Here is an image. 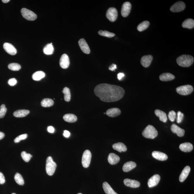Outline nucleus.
I'll return each instance as SVG.
<instances>
[{
    "label": "nucleus",
    "mask_w": 194,
    "mask_h": 194,
    "mask_svg": "<svg viewBox=\"0 0 194 194\" xmlns=\"http://www.w3.org/2000/svg\"><path fill=\"white\" fill-rule=\"evenodd\" d=\"M171 128L172 132L174 134H176L178 136L182 137L184 136L185 134L184 130L179 127L175 124L172 125Z\"/></svg>",
    "instance_id": "nucleus-16"
},
{
    "label": "nucleus",
    "mask_w": 194,
    "mask_h": 194,
    "mask_svg": "<svg viewBox=\"0 0 194 194\" xmlns=\"http://www.w3.org/2000/svg\"><path fill=\"white\" fill-rule=\"evenodd\" d=\"M179 148L184 152H190L193 150V146L190 143L186 142L181 144L179 146Z\"/></svg>",
    "instance_id": "nucleus-20"
},
{
    "label": "nucleus",
    "mask_w": 194,
    "mask_h": 194,
    "mask_svg": "<svg viewBox=\"0 0 194 194\" xmlns=\"http://www.w3.org/2000/svg\"><path fill=\"white\" fill-rule=\"evenodd\" d=\"M21 156L22 159L26 162H28L30 160L32 156L30 154L27 153L25 151H22L21 153Z\"/></svg>",
    "instance_id": "nucleus-39"
},
{
    "label": "nucleus",
    "mask_w": 194,
    "mask_h": 194,
    "mask_svg": "<svg viewBox=\"0 0 194 194\" xmlns=\"http://www.w3.org/2000/svg\"><path fill=\"white\" fill-rule=\"evenodd\" d=\"M193 86L190 85H185L177 87V93L180 95H187L190 94L193 91Z\"/></svg>",
    "instance_id": "nucleus-5"
},
{
    "label": "nucleus",
    "mask_w": 194,
    "mask_h": 194,
    "mask_svg": "<svg viewBox=\"0 0 194 194\" xmlns=\"http://www.w3.org/2000/svg\"><path fill=\"white\" fill-rule=\"evenodd\" d=\"M4 48L6 52L11 55L14 56L16 54L17 50L15 47L10 43H6L4 45Z\"/></svg>",
    "instance_id": "nucleus-12"
},
{
    "label": "nucleus",
    "mask_w": 194,
    "mask_h": 194,
    "mask_svg": "<svg viewBox=\"0 0 194 194\" xmlns=\"http://www.w3.org/2000/svg\"><path fill=\"white\" fill-rule=\"evenodd\" d=\"M136 167V164L135 162L131 161L124 164L123 167V170L124 172H127L135 168Z\"/></svg>",
    "instance_id": "nucleus-24"
},
{
    "label": "nucleus",
    "mask_w": 194,
    "mask_h": 194,
    "mask_svg": "<svg viewBox=\"0 0 194 194\" xmlns=\"http://www.w3.org/2000/svg\"><path fill=\"white\" fill-rule=\"evenodd\" d=\"M153 60V57L151 55L143 56L141 59V63L143 67L147 68L150 66Z\"/></svg>",
    "instance_id": "nucleus-15"
},
{
    "label": "nucleus",
    "mask_w": 194,
    "mask_h": 194,
    "mask_svg": "<svg viewBox=\"0 0 194 194\" xmlns=\"http://www.w3.org/2000/svg\"><path fill=\"white\" fill-rule=\"evenodd\" d=\"M5 134L4 133L0 132V140L2 139L4 137Z\"/></svg>",
    "instance_id": "nucleus-50"
},
{
    "label": "nucleus",
    "mask_w": 194,
    "mask_h": 194,
    "mask_svg": "<svg viewBox=\"0 0 194 194\" xmlns=\"http://www.w3.org/2000/svg\"><path fill=\"white\" fill-rule=\"evenodd\" d=\"M45 74L44 72L42 71H38L35 72L32 75V78L34 80L38 81L44 78Z\"/></svg>",
    "instance_id": "nucleus-31"
},
{
    "label": "nucleus",
    "mask_w": 194,
    "mask_h": 194,
    "mask_svg": "<svg viewBox=\"0 0 194 194\" xmlns=\"http://www.w3.org/2000/svg\"><path fill=\"white\" fill-rule=\"evenodd\" d=\"M169 119L172 122H174L176 118V113L174 111L172 110L169 112L168 115Z\"/></svg>",
    "instance_id": "nucleus-41"
},
{
    "label": "nucleus",
    "mask_w": 194,
    "mask_h": 194,
    "mask_svg": "<svg viewBox=\"0 0 194 194\" xmlns=\"http://www.w3.org/2000/svg\"><path fill=\"white\" fill-rule=\"evenodd\" d=\"M12 194H16V193H12Z\"/></svg>",
    "instance_id": "nucleus-52"
},
{
    "label": "nucleus",
    "mask_w": 194,
    "mask_h": 194,
    "mask_svg": "<svg viewBox=\"0 0 194 194\" xmlns=\"http://www.w3.org/2000/svg\"><path fill=\"white\" fill-rule=\"evenodd\" d=\"M62 93L64 94V99L65 101L69 102L70 101L71 98V92L69 88L65 87L62 91Z\"/></svg>",
    "instance_id": "nucleus-34"
},
{
    "label": "nucleus",
    "mask_w": 194,
    "mask_h": 194,
    "mask_svg": "<svg viewBox=\"0 0 194 194\" xmlns=\"http://www.w3.org/2000/svg\"><path fill=\"white\" fill-rule=\"evenodd\" d=\"M5 182V177L1 172H0V184H2Z\"/></svg>",
    "instance_id": "nucleus-45"
},
{
    "label": "nucleus",
    "mask_w": 194,
    "mask_h": 194,
    "mask_svg": "<svg viewBox=\"0 0 194 194\" xmlns=\"http://www.w3.org/2000/svg\"><path fill=\"white\" fill-rule=\"evenodd\" d=\"M182 26L184 28L192 29L194 28V21L192 19L189 18L183 22Z\"/></svg>",
    "instance_id": "nucleus-29"
},
{
    "label": "nucleus",
    "mask_w": 194,
    "mask_h": 194,
    "mask_svg": "<svg viewBox=\"0 0 194 194\" xmlns=\"http://www.w3.org/2000/svg\"><path fill=\"white\" fill-rule=\"evenodd\" d=\"M125 185L127 187L136 188L140 187V183L139 181L129 179H126L124 181Z\"/></svg>",
    "instance_id": "nucleus-17"
},
{
    "label": "nucleus",
    "mask_w": 194,
    "mask_h": 194,
    "mask_svg": "<svg viewBox=\"0 0 194 194\" xmlns=\"http://www.w3.org/2000/svg\"><path fill=\"white\" fill-rule=\"evenodd\" d=\"M103 188L106 194H118L115 191L107 182H104L103 184Z\"/></svg>",
    "instance_id": "nucleus-30"
},
{
    "label": "nucleus",
    "mask_w": 194,
    "mask_h": 194,
    "mask_svg": "<svg viewBox=\"0 0 194 194\" xmlns=\"http://www.w3.org/2000/svg\"><path fill=\"white\" fill-rule=\"evenodd\" d=\"M14 178H15V182L19 185L21 186L24 185V180H23L22 176L20 174L18 173L15 174Z\"/></svg>",
    "instance_id": "nucleus-36"
},
{
    "label": "nucleus",
    "mask_w": 194,
    "mask_h": 194,
    "mask_svg": "<svg viewBox=\"0 0 194 194\" xmlns=\"http://www.w3.org/2000/svg\"><path fill=\"white\" fill-rule=\"evenodd\" d=\"M57 164L53 161L52 157L49 156L46 159V171L50 176H52L55 172Z\"/></svg>",
    "instance_id": "nucleus-4"
},
{
    "label": "nucleus",
    "mask_w": 194,
    "mask_h": 194,
    "mask_svg": "<svg viewBox=\"0 0 194 194\" xmlns=\"http://www.w3.org/2000/svg\"><path fill=\"white\" fill-rule=\"evenodd\" d=\"M190 171V167L188 166L184 168L179 176V181L181 182H182L185 180L187 176H188Z\"/></svg>",
    "instance_id": "nucleus-21"
},
{
    "label": "nucleus",
    "mask_w": 194,
    "mask_h": 194,
    "mask_svg": "<svg viewBox=\"0 0 194 194\" xmlns=\"http://www.w3.org/2000/svg\"><path fill=\"white\" fill-rule=\"evenodd\" d=\"M160 180V176L158 174L154 175L149 179L148 181V185L150 188L157 186Z\"/></svg>",
    "instance_id": "nucleus-14"
},
{
    "label": "nucleus",
    "mask_w": 194,
    "mask_h": 194,
    "mask_svg": "<svg viewBox=\"0 0 194 194\" xmlns=\"http://www.w3.org/2000/svg\"><path fill=\"white\" fill-rule=\"evenodd\" d=\"M17 83V80L15 78L10 79L8 81V84L11 86H14Z\"/></svg>",
    "instance_id": "nucleus-44"
},
{
    "label": "nucleus",
    "mask_w": 194,
    "mask_h": 194,
    "mask_svg": "<svg viewBox=\"0 0 194 194\" xmlns=\"http://www.w3.org/2000/svg\"><path fill=\"white\" fill-rule=\"evenodd\" d=\"M98 33L100 35L108 37H112L115 36V34L107 31L100 30L98 31Z\"/></svg>",
    "instance_id": "nucleus-37"
},
{
    "label": "nucleus",
    "mask_w": 194,
    "mask_h": 194,
    "mask_svg": "<svg viewBox=\"0 0 194 194\" xmlns=\"http://www.w3.org/2000/svg\"><path fill=\"white\" fill-rule=\"evenodd\" d=\"M160 79L162 81H168L174 79L175 77L171 73H162L159 77Z\"/></svg>",
    "instance_id": "nucleus-25"
},
{
    "label": "nucleus",
    "mask_w": 194,
    "mask_h": 194,
    "mask_svg": "<svg viewBox=\"0 0 194 194\" xmlns=\"http://www.w3.org/2000/svg\"><path fill=\"white\" fill-rule=\"evenodd\" d=\"M117 68V65L115 64H112L111 65L110 67H109V70L112 71H115V69Z\"/></svg>",
    "instance_id": "nucleus-46"
},
{
    "label": "nucleus",
    "mask_w": 194,
    "mask_h": 194,
    "mask_svg": "<svg viewBox=\"0 0 194 194\" xmlns=\"http://www.w3.org/2000/svg\"><path fill=\"white\" fill-rule=\"evenodd\" d=\"M30 111L27 110H19L13 112V115L17 118H22L26 116L30 113Z\"/></svg>",
    "instance_id": "nucleus-28"
},
{
    "label": "nucleus",
    "mask_w": 194,
    "mask_h": 194,
    "mask_svg": "<svg viewBox=\"0 0 194 194\" xmlns=\"http://www.w3.org/2000/svg\"><path fill=\"white\" fill-rule=\"evenodd\" d=\"M158 132L154 126L148 125L142 132V135L146 138L154 139L157 136Z\"/></svg>",
    "instance_id": "nucleus-3"
},
{
    "label": "nucleus",
    "mask_w": 194,
    "mask_h": 194,
    "mask_svg": "<svg viewBox=\"0 0 194 194\" xmlns=\"http://www.w3.org/2000/svg\"><path fill=\"white\" fill-rule=\"evenodd\" d=\"M9 1H10L9 0H2V2L4 3H8Z\"/></svg>",
    "instance_id": "nucleus-51"
},
{
    "label": "nucleus",
    "mask_w": 194,
    "mask_h": 194,
    "mask_svg": "<svg viewBox=\"0 0 194 194\" xmlns=\"http://www.w3.org/2000/svg\"><path fill=\"white\" fill-rule=\"evenodd\" d=\"M120 160L119 156L114 153H110L109 154L108 158V161L109 164L111 165H115L118 163Z\"/></svg>",
    "instance_id": "nucleus-22"
},
{
    "label": "nucleus",
    "mask_w": 194,
    "mask_h": 194,
    "mask_svg": "<svg viewBox=\"0 0 194 194\" xmlns=\"http://www.w3.org/2000/svg\"><path fill=\"white\" fill-rule=\"evenodd\" d=\"M82 194V193H78V194Z\"/></svg>",
    "instance_id": "nucleus-53"
},
{
    "label": "nucleus",
    "mask_w": 194,
    "mask_h": 194,
    "mask_svg": "<svg viewBox=\"0 0 194 194\" xmlns=\"http://www.w3.org/2000/svg\"><path fill=\"white\" fill-rule=\"evenodd\" d=\"M184 114L180 111H178L177 113V117L176 121L178 123H180L182 121L184 118Z\"/></svg>",
    "instance_id": "nucleus-43"
},
{
    "label": "nucleus",
    "mask_w": 194,
    "mask_h": 194,
    "mask_svg": "<svg viewBox=\"0 0 194 194\" xmlns=\"http://www.w3.org/2000/svg\"><path fill=\"white\" fill-rule=\"evenodd\" d=\"M27 137V134H22V135L19 136H18L14 140V142L15 143H18L22 140H25Z\"/></svg>",
    "instance_id": "nucleus-42"
},
{
    "label": "nucleus",
    "mask_w": 194,
    "mask_h": 194,
    "mask_svg": "<svg viewBox=\"0 0 194 194\" xmlns=\"http://www.w3.org/2000/svg\"><path fill=\"white\" fill-rule=\"evenodd\" d=\"M63 119L65 121L68 123H74L77 120L76 115L72 114H67L63 116Z\"/></svg>",
    "instance_id": "nucleus-27"
},
{
    "label": "nucleus",
    "mask_w": 194,
    "mask_h": 194,
    "mask_svg": "<svg viewBox=\"0 0 194 194\" xmlns=\"http://www.w3.org/2000/svg\"><path fill=\"white\" fill-rule=\"evenodd\" d=\"M54 104L53 100L49 98H44L41 101V105L44 107H49Z\"/></svg>",
    "instance_id": "nucleus-33"
},
{
    "label": "nucleus",
    "mask_w": 194,
    "mask_h": 194,
    "mask_svg": "<svg viewBox=\"0 0 194 194\" xmlns=\"http://www.w3.org/2000/svg\"><path fill=\"white\" fill-rule=\"evenodd\" d=\"M63 136L65 137L68 138L70 136V133L68 131L65 130L64 131Z\"/></svg>",
    "instance_id": "nucleus-47"
},
{
    "label": "nucleus",
    "mask_w": 194,
    "mask_h": 194,
    "mask_svg": "<svg viewBox=\"0 0 194 194\" xmlns=\"http://www.w3.org/2000/svg\"><path fill=\"white\" fill-rule=\"evenodd\" d=\"M150 22L148 21H146L142 22L137 27L138 30L140 32L145 30L148 28Z\"/></svg>",
    "instance_id": "nucleus-35"
},
{
    "label": "nucleus",
    "mask_w": 194,
    "mask_h": 194,
    "mask_svg": "<svg viewBox=\"0 0 194 194\" xmlns=\"http://www.w3.org/2000/svg\"><path fill=\"white\" fill-rule=\"evenodd\" d=\"M112 148L113 149L121 153L122 152H125L127 150V148L124 144L121 142H118L112 145Z\"/></svg>",
    "instance_id": "nucleus-26"
},
{
    "label": "nucleus",
    "mask_w": 194,
    "mask_h": 194,
    "mask_svg": "<svg viewBox=\"0 0 194 194\" xmlns=\"http://www.w3.org/2000/svg\"><path fill=\"white\" fill-rule=\"evenodd\" d=\"M94 93L102 101L109 103L121 99L124 95L125 91L119 86L102 84L95 87Z\"/></svg>",
    "instance_id": "nucleus-1"
},
{
    "label": "nucleus",
    "mask_w": 194,
    "mask_h": 194,
    "mask_svg": "<svg viewBox=\"0 0 194 194\" xmlns=\"http://www.w3.org/2000/svg\"><path fill=\"white\" fill-rule=\"evenodd\" d=\"M9 69L13 71H18L21 69V67L19 64L16 63H12L8 65Z\"/></svg>",
    "instance_id": "nucleus-38"
},
{
    "label": "nucleus",
    "mask_w": 194,
    "mask_h": 194,
    "mask_svg": "<svg viewBox=\"0 0 194 194\" xmlns=\"http://www.w3.org/2000/svg\"><path fill=\"white\" fill-rule=\"evenodd\" d=\"M55 129L52 126H49L48 128V131L49 132L53 133L54 132Z\"/></svg>",
    "instance_id": "nucleus-48"
},
{
    "label": "nucleus",
    "mask_w": 194,
    "mask_h": 194,
    "mask_svg": "<svg viewBox=\"0 0 194 194\" xmlns=\"http://www.w3.org/2000/svg\"><path fill=\"white\" fill-rule=\"evenodd\" d=\"M124 75L123 73H119L118 74V79L119 80H121L124 77Z\"/></svg>",
    "instance_id": "nucleus-49"
},
{
    "label": "nucleus",
    "mask_w": 194,
    "mask_h": 194,
    "mask_svg": "<svg viewBox=\"0 0 194 194\" xmlns=\"http://www.w3.org/2000/svg\"><path fill=\"white\" fill-rule=\"evenodd\" d=\"M132 6L130 3L126 2L123 4L121 9V14L122 16L126 18L129 15L130 13Z\"/></svg>",
    "instance_id": "nucleus-10"
},
{
    "label": "nucleus",
    "mask_w": 194,
    "mask_h": 194,
    "mask_svg": "<svg viewBox=\"0 0 194 194\" xmlns=\"http://www.w3.org/2000/svg\"><path fill=\"white\" fill-rule=\"evenodd\" d=\"M91 154L89 150H86L83 154L82 163L83 167L87 168L89 166L91 159Z\"/></svg>",
    "instance_id": "nucleus-7"
},
{
    "label": "nucleus",
    "mask_w": 194,
    "mask_h": 194,
    "mask_svg": "<svg viewBox=\"0 0 194 194\" xmlns=\"http://www.w3.org/2000/svg\"><path fill=\"white\" fill-rule=\"evenodd\" d=\"M7 108L4 104H2L0 107V118H4L7 112Z\"/></svg>",
    "instance_id": "nucleus-40"
},
{
    "label": "nucleus",
    "mask_w": 194,
    "mask_h": 194,
    "mask_svg": "<svg viewBox=\"0 0 194 194\" xmlns=\"http://www.w3.org/2000/svg\"><path fill=\"white\" fill-rule=\"evenodd\" d=\"M59 64L61 67L63 69H66L69 66L70 59L67 54L62 55L59 60Z\"/></svg>",
    "instance_id": "nucleus-11"
},
{
    "label": "nucleus",
    "mask_w": 194,
    "mask_h": 194,
    "mask_svg": "<svg viewBox=\"0 0 194 194\" xmlns=\"http://www.w3.org/2000/svg\"><path fill=\"white\" fill-rule=\"evenodd\" d=\"M155 113L157 117H159L160 120L161 121L165 123L167 121L168 119L167 114L164 112L163 111L156 109L155 111Z\"/></svg>",
    "instance_id": "nucleus-23"
},
{
    "label": "nucleus",
    "mask_w": 194,
    "mask_h": 194,
    "mask_svg": "<svg viewBox=\"0 0 194 194\" xmlns=\"http://www.w3.org/2000/svg\"><path fill=\"white\" fill-rule=\"evenodd\" d=\"M152 156L155 159L162 161L166 160L168 158V156L166 154L159 151L153 152Z\"/></svg>",
    "instance_id": "nucleus-18"
},
{
    "label": "nucleus",
    "mask_w": 194,
    "mask_h": 194,
    "mask_svg": "<svg viewBox=\"0 0 194 194\" xmlns=\"http://www.w3.org/2000/svg\"><path fill=\"white\" fill-rule=\"evenodd\" d=\"M21 13L23 18L29 21H34L37 18V15L29 9L23 8L21 9Z\"/></svg>",
    "instance_id": "nucleus-6"
},
{
    "label": "nucleus",
    "mask_w": 194,
    "mask_h": 194,
    "mask_svg": "<svg viewBox=\"0 0 194 194\" xmlns=\"http://www.w3.org/2000/svg\"><path fill=\"white\" fill-rule=\"evenodd\" d=\"M79 44L80 48L84 53L89 54L90 52V48L88 44L84 39H81L79 41Z\"/></svg>",
    "instance_id": "nucleus-13"
},
{
    "label": "nucleus",
    "mask_w": 194,
    "mask_h": 194,
    "mask_svg": "<svg viewBox=\"0 0 194 194\" xmlns=\"http://www.w3.org/2000/svg\"><path fill=\"white\" fill-rule=\"evenodd\" d=\"M54 51V48L52 43L47 44L43 49V52L44 54L48 55L53 54Z\"/></svg>",
    "instance_id": "nucleus-32"
},
{
    "label": "nucleus",
    "mask_w": 194,
    "mask_h": 194,
    "mask_svg": "<svg viewBox=\"0 0 194 194\" xmlns=\"http://www.w3.org/2000/svg\"><path fill=\"white\" fill-rule=\"evenodd\" d=\"M106 18L109 21L113 22L116 20L118 17V12L116 9L110 7L108 9L106 13Z\"/></svg>",
    "instance_id": "nucleus-8"
},
{
    "label": "nucleus",
    "mask_w": 194,
    "mask_h": 194,
    "mask_svg": "<svg viewBox=\"0 0 194 194\" xmlns=\"http://www.w3.org/2000/svg\"><path fill=\"white\" fill-rule=\"evenodd\" d=\"M104 114H105L106 113H105V112H104Z\"/></svg>",
    "instance_id": "nucleus-54"
},
{
    "label": "nucleus",
    "mask_w": 194,
    "mask_h": 194,
    "mask_svg": "<svg viewBox=\"0 0 194 194\" xmlns=\"http://www.w3.org/2000/svg\"><path fill=\"white\" fill-rule=\"evenodd\" d=\"M121 111L118 108H112L109 109L106 111V115L110 117H116L120 115Z\"/></svg>",
    "instance_id": "nucleus-19"
},
{
    "label": "nucleus",
    "mask_w": 194,
    "mask_h": 194,
    "mask_svg": "<svg viewBox=\"0 0 194 194\" xmlns=\"http://www.w3.org/2000/svg\"><path fill=\"white\" fill-rule=\"evenodd\" d=\"M194 58L189 55H183L176 59L177 63L179 66L188 67L191 66L194 62Z\"/></svg>",
    "instance_id": "nucleus-2"
},
{
    "label": "nucleus",
    "mask_w": 194,
    "mask_h": 194,
    "mask_svg": "<svg viewBox=\"0 0 194 194\" xmlns=\"http://www.w3.org/2000/svg\"><path fill=\"white\" fill-rule=\"evenodd\" d=\"M186 8V5L183 1L177 2L171 6L170 10L173 12H178L182 11Z\"/></svg>",
    "instance_id": "nucleus-9"
}]
</instances>
